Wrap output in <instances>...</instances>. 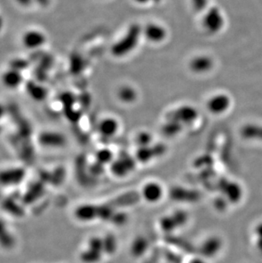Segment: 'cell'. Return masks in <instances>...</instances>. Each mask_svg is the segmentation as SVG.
I'll return each mask as SVG.
<instances>
[{"instance_id":"obj_1","label":"cell","mask_w":262,"mask_h":263,"mask_svg":"<svg viewBox=\"0 0 262 263\" xmlns=\"http://www.w3.org/2000/svg\"><path fill=\"white\" fill-rule=\"evenodd\" d=\"M140 28L137 26H132L118 43L112 47V53L117 56H122L129 53L136 48L140 38Z\"/></svg>"},{"instance_id":"obj_2","label":"cell","mask_w":262,"mask_h":263,"mask_svg":"<svg viewBox=\"0 0 262 263\" xmlns=\"http://www.w3.org/2000/svg\"><path fill=\"white\" fill-rule=\"evenodd\" d=\"M141 196L148 203H157L163 198V186L157 181H149L144 184L141 188Z\"/></svg>"},{"instance_id":"obj_3","label":"cell","mask_w":262,"mask_h":263,"mask_svg":"<svg viewBox=\"0 0 262 263\" xmlns=\"http://www.w3.org/2000/svg\"><path fill=\"white\" fill-rule=\"evenodd\" d=\"M204 27L208 32L210 33H217L221 30L224 19L222 17L221 11L216 8L211 9L210 11H208L204 18Z\"/></svg>"},{"instance_id":"obj_4","label":"cell","mask_w":262,"mask_h":263,"mask_svg":"<svg viewBox=\"0 0 262 263\" xmlns=\"http://www.w3.org/2000/svg\"><path fill=\"white\" fill-rule=\"evenodd\" d=\"M222 248V241L217 236L209 237L200 245L201 256L204 259L212 258L218 255Z\"/></svg>"},{"instance_id":"obj_5","label":"cell","mask_w":262,"mask_h":263,"mask_svg":"<svg viewBox=\"0 0 262 263\" xmlns=\"http://www.w3.org/2000/svg\"><path fill=\"white\" fill-rule=\"evenodd\" d=\"M45 35L38 30H28L22 36V44L26 48L37 49L44 45Z\"/></svg>"},{"instance_id":"obj_6","label":"cell","mask_w":262,"mask_h":263,"mask_svg":"<svg viewBox=\"0 0 262 263\" xmlns=\"http://www.w3.org/2000/svg\"><path fill=\"white\" fill-rule=\"evenodd\" d=\"M197 113L196 110L191 106H182L174 111L170 115V120H175L178 123H191L197 119Z\"/></svg>"},{"instance_id":"obj_7","label":"cell","mask_w":262,"mask_h":263,"mask_svg":"<svg viewBox=\"0 0 262 263\" xmlns=\"http://www.w3.org/2000/svg\"><path fill=\"white\" fill-rule=\"evenodd\" d=\"M230 104V100L225 95H217L213 96L208 103V108L211 113L219 114L224 113Z\"/></svg>"},{"instance_id":"obj_8","label":"cell","mask_w":262,"mask_h":263,"mask_svg":"<svg viewBox=\"0 0 262 263\" xmlns=\"http://www.w3.org/2000/svg\"><path fill=\"white\" fill-rule=\"evenodd\" d=\"M134 163L129 157L120 158L112 163V171L118 177H122L132 171Z\"/></svg>"},{"instance_id":"obj_9","label":"cell","mask_w":262,"mask_h":263,"mask_svg":"<svg viewBox=\"0 0 262 263\" xmlns=\"http://www.w3.org/2000/svg\"><path fill=\"white\" fill-rule=\"evenodd\" d=\"M213 66V62L208 56H197L190 63L191 69L195 72H208Z\"/></svg>"},{"instance_id":"obj_10","label":"cell","mask_w":262,"mask_h":263,"mask_svg":"<svg viewBox=\"0 0 262 263\" xmlns=\"http://www.w3.org/2000/svg\"><path fill=\"white\" fill-rule=\"evenodd\" d=\"M146 38L152 42H160L166 36L165 30L161 26L156 24H150L145 30Z\"/></svg>"},{"instance_id":"obj_11","label":"cell","mask_w":262,"mask_h":263,"mask_svg":"<svg viewBox=\"0 0 262 263\" xmlns=\"http://www.w3.org/2000/svg\"><path fill=\"white\" fill-rule=\"evenodd\" d=\"M119 129V123L113 119H105L99 125L100 132L104 137H112Z\"/></svg>"},{"instance_id":"obj_12","label":"cell","mask_w":262,"mask_h":263,"mask_svg":"<svg viewBox=\"0 0 262 263\" xmlns=\"http://www.w3.org/2000/svg\"><path fill=\"white\" fill-rule=\"evenodd\" d=\"M2 82L9 89H15L16 87L20 86L21 83V77L19 72L16 71H7L2 76Z\"/></svg>"},{"instance_id":"obj_13","label":"cell","mask_w":262,"mask_h":263,"mask_svg":"<svg viewBox=\"0 0 262 263\" xmlns=\"http://www.w3.org/2000/svg\"><path fill=\"white\" fill-rule=\"evenodd\" d=\"M148 248V242L144 237H139L131 244L130 251L134 256H142Z\"/></svg>"},{"instance_id":"obj_14","label":"cell","mask_w":262,"mask_h":263,"mask_svg":"<svg viewBox=\"0 0 262 263\" xmlns=\"http://www.w3.org/2000/svg\"><path fill=\"white\" fill-rule=\"evenodd\" d=\"M225 188L227 190H224V193L226 194V198L230 201L237 202L240 199L241 196V190L238 184L233 183V182H229V184L227 185Z\"/></svg>"},{"instance_id":"obj_15","label":"cell","mask_w":262,"mask_h":263,"mask_svg":"<svg viewBox=\"0 0 262 263\" xmlns=\"http://www.w3.org/2000/svg\"><path fill=\"white\" fill-rule=\"evenodd\" d=\"M119 97L123 102L130 103V102H133L134 100L136 99V94L134 89L129 88V87H125V88H122L119 91Z\"/></svg>"},{"instance_id":"obj_16","label":"cell","mask_w":262,"mask_h":263,"mask_svg":"<svg viewBox=\"0 0 262 263\" xmlns=\"http://www.w3.org/2000/svg\"><path fill=\"white\" fill-rule=\"evenodd\" d=\"M180 123H178L175 120H170L168 123L165 124V126L163 127V130H164V133L168 135V136H172V135H175L180 131Z\"/></svg>"},{"instance_id":"obj_17","label":"cell","mask_w":262,"mask_h":263,"mask_svg":"<svg viewBox=\"0 0 262 263\" xmlns=\"http://www.w3.org/2000/svg\"><path fill=\"white\" fill-rule=\"evenodd\" d=\"M150 140H151V137H150L148 134H140L139 137H138V139H137V142L141 144V147H145L148 146Z\"/></svg>"},{"instance_id":"obj_18","label":"cell","mask_w":262,"mask_h":263,"mask_svg":"<svg viewBox=\"0 0 262 263\" xmlns=\"http://www.w3.org/2000/svg\"><path fill=\"white\" fill-rule=\"evenodd\" d=\"M192 2L196 11H203L207 4V0H192Z\"/></svg>"},{"instance_id":"obj_19","label":"cell","mask_w":262,"mask_h":263,"mask_svg":"<svg viewBox=\"0 0 262 263\" xmlns=\"http://www.w3.org/2000/svg\"><path fill=\"white\" fill-rule=\"evenodd\" d=\"M190 263H206L204 258H194L191 261Z\"/></svg>"},{"instance_id":"obj_20","label":"cell","mask_w":262,"mask_h":263,"mask_svg":"<svg viewBox=\"0 0 262 263\" xmlns=\"http://www.w3.org/2000/svg\"><path fill=\"white\" fill-rule=\"evenodd\" d=\"M136 1L140 4H145V3H147L149 0H136Z\"/></svg>"}]
</instances>
